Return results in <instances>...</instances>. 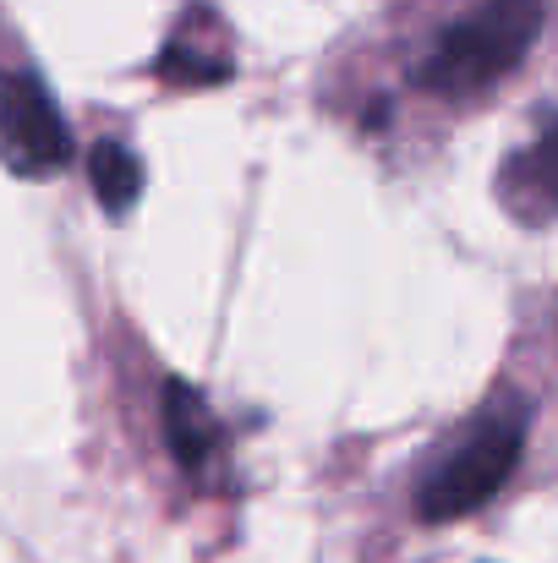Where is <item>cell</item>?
I'll return each mask as SVG.
<instances>
[{
    "instance_id": "1",
    "label": "cell",
    "mask_w": 558,
    "mask_h": 563,
    "mask_svg": "<svg viewBox=\"0 0 558 563\" xmlns=\"http://www.w3.org/2000/svg\"><path fill=\"white\" fill-rule=\"evenodd\" d=\"M526 427H532V405L521 394H499L427 465V476L416 482V515L444 526V520H466L488 498H499L504 482L515 476L521 454H526Z\"/></svg>"
},
{
    "instance_id": "2",
    "label": "cell",
    "mask_w": 558,
    "mask_h": 563,
    "mask_svg": "<svg viewBox=\"0 0 558 563\" xmlns=\"http://www.w3.org/2000/svg\"><path fill=\"white\" fill-rule=\"evenodd\" d=\"M543 0H482L460 22L438 33L427 60L416 66V82L444 99H471L493 82H504L543 33Z\"/></svg>"
},
{
    "instance_id": "3",
    "label": "cell",
    "mask_w": 558,
    "mask_h": 563,
    "mask_svg": "<svg viewBox=\"0 0 558 563\" xmlns=\"http://www.w3.org/2000/svg\"><path fill=\"white\" fill-rule=\"evenodd\" d=\"M0 165L22 181H50L72 165V132L33 71H0Z\"/></svg>"
},
{
    "instance_id": "4",
    "label": "cell",
    "mask_w": 558,
    "mask_h": 563,
    "mask_svg": "<svg viewBox=\"0 0 558 563\" xmlns=\"http://www.w3.org/2000/svg\"><path fill=\"white\" fill-rule=\"evenodd\" d=\"M160 410H165V443L182 460V471L186 476H208L214 449H219V421H214L208 399L192 383H182V377H165Z\"/></svg>"
},
{
    "instance_id": "5",
    "label": "cell",
    "mask_w": 558,
    "mask_h": 563,
    "mask_svg": "<svg viewBox=\"0 0 558 563\" xmlns=\"http://www.w3.org/2000/svg\"><path fill=\"white\" fill-rule=\"evenodd\" d=\"M88 181H94L99 208H105L110 219H121V213H132L138 197H143V165H138V154L121 148V143H94V148H88Z\"/></svg>"
},
{
    "instance_id": "6",
    "label": "cell",
    "mask_w": 558,
    "mask_h": 563,
    "mask_svg": "<svg viewBox=\"0 0 558 563\" xmlns=\"http://www.w3.org/2000/svg\"><path fill=\"white\" fill-rule=\"evenodd\" d=\"M510 181L521 187L526 202H537L543 213H558V121L537 132V143L526 154H515Z\"/></svg>"
}]
</instances>
